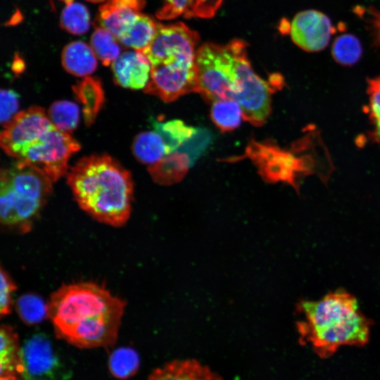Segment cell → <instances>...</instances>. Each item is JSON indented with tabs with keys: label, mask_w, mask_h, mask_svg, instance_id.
Listing matches in <instances>:
<instances>
[{
	"label": "cell",
	"mask_w": 380,
	"mask_h": 380,
	"mask_svg": "<svg viewBox=\"0 0 380 380\" xmlns=\"http://www.w3.org/2000/svg\"><path fill=\"white\" fill-rule=\"evenodd\" d=\"M115 82L131 89L145 88L149 82L151 67L146 57L139 51L123 52L112 63Z\"/></svg>",
	"instance_id": "12"
},
{
	"label": "cell",
	"mask_w": 380,
	"mask_h": 380,
	"mask_svg": "<svg viewBox=\"0 0 380 380\" xmlns=\"http://www.w3.org/2000/svg\"><path fill=\"white\" fill-rule=\"evenodd\" d=\"M198 42V34L182 22L158 23L152 41L141 51L151 64V78L172 89L195 85Z\"/></svg>",
	"instance_id": "5"
},
{
	"label": "cell",
	"mask_w": 380,
	"mask_h": 380,
	"mask_svg": "<svg viewBox=\"0 0 380 380\" xmlns=\"http://www.w3.org/2000/svg\"><path fill=\"white\" fill-rule=\"evenodd\" d=\"M191 160L185 153L175 151L148 166L153 179L160 184L175 183L185 175Z\"/></svg>",
	"instance_id": "19"
},
{
	"label": "cell",
	"mask_w": 380,
	"mask_h": 380,
	"mask_svg": "<svg viewBox=\"0 0 380 380\" xmlns=\"http://www.w3.org/2000/svg\"><path fill=\"white\" fill-rule=\"evenodd\" d=\"M8 156L42 171L53 182L66 174L71 156L80 149L69 133L58 129L38 106L19 112L1 133Z\"/></svg>",
	"instance_id": "4"
},
{
	"label": "cell",
	"mask_w": 380,
	"mask_h": 380,
	"mask_svg": "<svg viewBox=\"0 0 380 380\" xmlns=\"http://www.w3.org/2000/svg\"><path fill=\"white\" fill-rule=\"evenodd\" d=\"M293 42L308 52L322 51L329 44L331 36L336 32L329 18L316 10L298 13L288 30Z\"/></svg>",
	"instance_id": "11"
},
{
	"label": "cell",
	"mask_w": 380,
	"mask_h": 380,
	"mask_svg": "<svg viewBox=\"0 0 380 380\" xmlns=\"http://www.w3.org/2000/svg\"><path fill=\"white\" fill-rule=\"evenodd\" d=\"M138 353L130 348H120L115 350L108 358V369L112 375L118 379L132 376L139 367Z\"/></svg>",
	"instance_id": "27"
},
{
	"label": "cell",
	"mask_w": 380,
	"mask_h": 380,
	"mask_svg": "<svg viewBox=\"0 0 380 380\" xmlns=\"http://www.w3.org/2000/svg\"><path fill=\"white\" fill-rule=\"evenodd\" d=\"M250 157L256 163L264 177L270 181H283L298 189L297 179L314 170L310 156H296L271 144L253 142L248 148Z\"/></svg>",
	"instance_id": "9"
},
{
	"label": "cell",
	"mask_w": 380,
	"mask_h": 380,
	"mask_svg": "<svg viewBox=\"0 0 380 380\" xmlns=\"http://www.w3.org/2000/svg\"><path fill=\"white\" fill-rule=\"evenodd\" d=\"M362 54L360 39L352 34L338 36L331 46L333 58L339 64L349 66L359 61Z\"/></svg>",
	"instance_id": "26"
},
{
	"label": "cell",
	"mask_w": 380,
	"mask_h": 380,
	"mask_svg": "<svg viewBox=\"0 0 380 380\" xmlns=\"http://www.w3.org/2000/svg\"><path fill=\"white\" fill-rule=\"evenodd\" d=\"M88 1L92 2V3H99L104 1L105 0H87Z\"/></svg>",
	"instance_id": "35"
},
{
	"label": "cell",
	"mask_w": 380,
	"mask_h": 380,
	"mask_svg": "<svg viewBox=\"0 0 380 380\" xmlns=\"http://www.w3.org/2000/svg\"><path fill=\"white\" fill-rule=\"evenodd\" d=\"M163 5L156 13L158 19L167 20L177 17L186 18L213 17L223 0H163Z\"/></svg>",
	"instance_id": "14"
},
{
	"label": "cell",
	"mask_w": 380,
	"mask_h": 380,
	"mask_svg": "<svg viewBox=\"0 0 380 380\" xmlns=\"http://www.w3.org/2000/svg\"><path fill=\"white\" fill-rule=\"evenodd\" d=\"M125 308V302L92 282L63 285L47 303V315L57 336L79 348L113 344Z\"/></svg>",
	"instance_id": "1"
},
{
	"label": "cell",
	"mask_w": 380,
	"mask_h": 380,
	"mask_svg": "<svg viewBox=\"0 0 380 380\" xmlns=\"http://www.w3.org/2000/svg\"><path fill=\"white\" fill-rule=\"evenodd\" d=\"M19 340L13 327L3 324L0 329V378L20 376Z\"/></svg>",
	"instance_id": "20"
},
{
	"label": "cell",
	"mask_w": 380,
	"mask_h": 380,
	"mask_svg": "<svg viewBox=\"0 0 380 380\" xmlns=\"http://www.w3.org/2000/svg\"><path fill=\"white\" fill-rule=\"evenodd\" d=\"M68 184L80 207L97 221L120 227L129 220L132 175L108 155L81 158L68 172Z\"/></svg>",
	"instance_id": "2"
},
{
	"label": "cell",
	"mask_w": 380,
	"mask_h": 380,
	"mask_svg": "<svg viewBox=\"0 0 380 380\" xmlns=\"http://www.w3.org/2000/svg\"><path fill=\"white\" fill-rule=\"evenodd\" d=\"M367 113L372 125L371 137L380 144V75L368 80Z\"/></svg>",
	"instance_id": "30"
},
{
	"label": "cell",
	"mask_w": 380,
	"mask_h": 380,
	"mask_svg": "<svg viewBox=\"0 0 380 380\" xmlns=\"http://www.w3.org/2000/svg\"><path fill=\"white\" fill-rule=\"evenodd\" d=\"M367 20L369 25L375 44L380 48V10L374 7H369Z\"/></svg>",
	"instance_id": "33"
},
{
	"label": "cell",
	"mask_w": 380,
	"mask_h": 380,
	"mask_svg": "<svg viewBox=\"0 0 380 380\" xmlns=\"http://www.w3.org/2000/svg\"><path fill=\"white\" fill-rule=\"evenodd\" d=\"M298 310L304 317L297 324L300 340L310 343L321 358L341 346H362L369 341L371 322L348 292L338 290L318 300H301Z\"/></svg>",
	"instance_id": "3"
},
{
	"label": "cell",
	"mask_w": 380,
	"mask_h": 380,
	"mask_svg": "<svg viewBox=\"0 0 380 380\" xmlns=\"http://www.w3.org/2000/svg\"><path fill=\"white\" fill-rule=\"evenodd\" d=\"M61 61L64 69L77 77H88L97 67L91 47L81 41L72 42L63 48Z\"/></svg>",
	"instance_id": "16"
},
{
	"label": "cell",
	"mask_w": 380,
	"mask_h": 380,
	"mask_svg": "<svg viewBox=\"0 0 380 380\" xmlns=\"http://www.w3.org/2000/svg\"><path fill=\"white\" fill-rule=\"evenodd\" d=\"M147 380H222L209 367L194 360H173L156 369Z\"/></svg>",
	"instance_id": "15"
},
{
	"label": "cell",
	"mask_w": 380,
	"mask_h": 380,
	"mask_svg": "<svg viewBox=\"0 0 380 380\" xmlns=\"http://www.w3.org/2000/svg\"><path fill=\"white\" fill-rule=\"evenodd\" d=\"M210 117L214 124L222 132L235 129L243 118L239 104L233 99L213 102Z\"/></svg>",
	"instance_id": "23"
},
{
	"label": "cell",
	"mask_w": 380,
	"mask_h": 380,
	"mask_svg": "<svg viewBox=\"0 0 380 380\" xmlns=\"http://www.w3.org/2000/svg\"><path fill=\"white\" fill-rule=\"evenodd\" d=\"M0 380H24L20 376H9V377H2L0 378Z\"/></svg>",
	"instance_id": "34"
},
{
	"label": "cell",
	"mask_w": 380,
	"mask_h": 380,
	"mask_svg": "<svg viewBox=\"0 0 380 380\" xmlns=\"http://www.w3.org/2000/svg\"><path fill=\"white\" fill-rule=\"evenodd\" d=\"M0 315H8L13 305V295L17 286L10 274L3 267L0 271Z\"/></svg>",
	"instance_id": "32"
},
{
	"label": "cell",
	"mask_w": 380,
	"mask_h": 380,
	"mask_svg": "<svg viewBox=\"0 0 380 380\" xmlns=\"http://www.w3.org/2000/svg\"><path fill=\"white\" fill-rule=\"evenodd\" d=\"M47 115L58 129L67 133L73 132L80 120L79 107L70 101H58L53 103Z\"/></svg>",
	"instance_id": "28"
},
{
	"label": "cell",
	"mask_w": 380,
	"mask_h": 380,
	"mask_svg": "<svg viewBox=\"0 0 380 380\" xmlns=\"http://www.w3.org/2000/svg\"><path fill=\"white\" fill-rule=\"evenodd\" d=\"M144 6L145 0H108L99 9L98 21L117 38Z\"/></svg>",
	"instance_id": "13"
},
{
	"label": "cell",
	"mask_w": 380,
	"mask_h": 380,
	"mask_svg": "<svg viewBox=\"0 0 380 380\" xmlns=\"http://www.w3.org/2000/svg\"><path fill=\"white\" fill-rule=\"evenodd\" d=\"M246 44L234 39L227 44L205 43L198 48L196 57L197 89L206 101L234 100L239 90L238 58Z\"/></svg>",
	"instance_id": "7"
},
{
	"label": "cell",
	"mask_w": 380,
	"mask_h": 380,
	"mask_svg": "<svg viewBox=\"0 0 380 380\" xmlns=\"http://www.w3.org/2000/svg\"></svg>",
	"instance_id": "36"
},
{
	"label": "cell",
	"mask_w": 380,
	"mask_h": 380,
	"mask_svg": "<svg viewBox=\"0 0 380 380\" xmlns=\"http://www.w3.org/2000/svg\"><path fill=\"white\" fill-rule=\"evenodd\" d=\"M239 90L234 100L239 104L243 118L255 126L263 125L271 112V96L283 80L274 75L269 82L252 69L246 46L239 53L236 68Z\"/></svg>",
	"instance_id": "8"
},
{
	"label": "cell",
	"mask_w": 380,
	"mask_h": 380,
	"mask_svg": "<svg viewBox=\"0 0 380 380\" xmlns=\"http://www.w3.org/2000/svg\"><path fill=\"white\" fill-rule=\"evenodd\" d=\"M52 182L42 171L20 160L1 169V224L17 232H29L51 194Z\"/></svg>",
	"instance_id": "6"
},
{
	"label": "cell",
	"mask_w": 380,
	"mask_h": 380,
	"mask_svg": "<svg viewBox=\"0 0 380 380\" xmlns=\"http://www.w3.org/2000/svg\"><path fill=\"white\" fill-rule=\"evenodd\" d=\"M19 96L12 89H2L0 94V121L6 126L18 113Z\"/></svg>",
	"instance_id": "31"
},
{
	"label": "cell",
	"mask_w": 380,
	"mask_h": 380,
	"mask_svg": "<svg viewBox=\"0 0 380 380\" xmlns=\"http://www.w3.org/2000/svg\"><path fill=\"white\" fill-rule=\"evenodd\" d=\"M76 99L82 107L85 123L91 125L104 103V93L99 80L85 77L72 87Z\"/></svg>",
	"instance_id": "17"
},
{
	"label": "cell",
	"mask_w": 380,
	"mask_h": 380,
	"mask_svg": "<svg viewBox=\"0 0 380 380\" xmlns=\"http://www.w3.org/2000/svg\"><path fill=\"white\" fill-rule=\"evenodd\" d=\"M91 47L104 65L113 63L120 55L118 39L108 30L97 27L91 37Z\"/></svg>",
	"instance_id": "25"
},
{
	"label": "cell",
	"mask_w": 380,
	"mask_h": 380,
	"mask_svg": "<svg viewBox=\"0 0 380 380\" xmlns=\"http://www.w3.org/2000/svg\"><path fill=\"white\" fill-rule=\"evenodd\" d=\"M158 23L152 17L139 13L117 39L123 46L141 51L152 41Z\"/></svg>",
	"instance_id": "18"
},
{
	"label": "cell",
	"mask_w": 380,
	"mask_h": 380,
	"mask_svg": "<svg viewBox=\"0 0 380 380\" xmlns=\"http://www.w3.org/2000/svg\"><path fill=\"white\" fill-rule=\"evenodd\" d=\"M16 309L21 319L32 325L42 322L47 315V303L34 294H25L19 298Z\"/></svg>",
	"instance_id": "29"
},
{
	"label": "cell",
	"mask_w": 380,
	"mask_h": 380,
	"mask_svg": "<svg viewBox=\"0 0 380 380\" xmlns=\"http://www.w3.org/2000/svg\"><path fill=\"white\" fill-rule=\"evenodd\" d=\"M19 374L24 380H70L72 371L50 341L36 335L21 347Z\"/></svg>",
	"instance_id": "10"
},
{
	"label": "cell",
	"mask_w": 380,
	"mask_h": 380,
	"mask_svg": "<svg viewBox=\"0 0 380 380\" xmlns=\"http://www.w3.org/2000/svg\"><path fill=\"white\" fill-rule=\"evenodd\" d=\"M66 6L63 8L60 25L68 33L75 35L85 34L90 25V15L88 9L80 3L73 0H65Z\"/></svg>",
	"instance_id": "24"
},
{
	"label": "cell",
	"mask_w": 380,
	"mask_h": 380,
	"mask_svg": "<svg viewBox=\"0 0 380 380\" xmlns=\"http://www.w3.org/2000/svg\"><path fill=\"white\" fill-rule=\"evenodd\" d=\"M132 152L141 163L153 165L167 155L163 137L155 130L138 134L132 144Z\"/></svg>",
	"instance_id": "21"
},
{
	"label": "cell",
	"mask_w": 380,
	"mask_h": 380,
	"mask_svg": "<svg viewBox=\"0 0 380 380\" xmlns=\"http://www.w3.org/2000/svg\"><path fill=\"white\" fill-rule=\"evenodd\" d=\"M151 123L153 130L163 137L166 145L167 155L177 151L182 145L198 132L196 128L188 126L179 120L167 122L153 120Z\"/></svg>",
	"instance_id": "22"
}]
</instances>
